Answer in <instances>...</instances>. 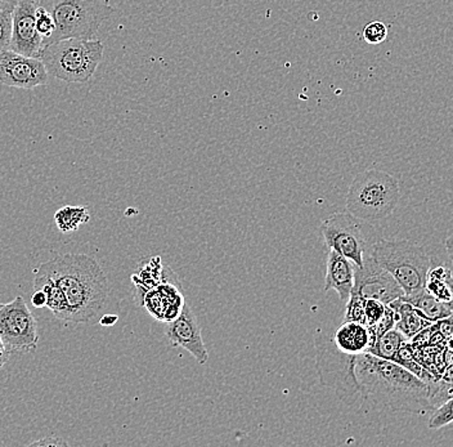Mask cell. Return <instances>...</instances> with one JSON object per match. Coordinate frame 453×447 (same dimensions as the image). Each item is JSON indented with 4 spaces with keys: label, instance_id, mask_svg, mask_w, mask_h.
I'll return each instance as SVG.
<instances>
[{
    "label": "cell",
    "instance_id": "cell-1",
    "mask_svg": "<svg viewBox=\"0 0 453 447\" xmlns=\"http://www.w3.org/2000/svg\"><path fill=\"white\" fill-rule=\"evenodd\" d=\"M356 376L359 393L376 406L418 415L435 410L429 386L395 361L361 353L357 356Z\"/></svg>",
    "mask_w": 453,
    "mask_h": 447
},
{
    "label": "cell",
    "instance_id": "cell-2",
    "mask_svg": "<svg viewBox=\"0 0 453 447\" xmlns=\"http://www.w3.org/2000/svg\"><path fill=\"white\" fill-rule=\"evenodd\" d=\"M39 270L61 288L69 304V322L90 321L106 304L109 281L101 266L85 254H64L42 263Z\"/></svg>",
    "mask_w": 453,
    "mask_h": 447
},
{
    "label": "cell",
    "instance_id": "cell-3",
    "mask_svg": "<svg viewBox=\"0 0 453 447\" xmlns=\"http://www.w3.org/2000/svg\"><path fill=\"white\" fill-rule=\"evenodd\" d=\"M104 44L99 39H64L44 45L39 58L48 73L65 83L83 84L97 72Z\"/></svg>",
    "mask_w": 453,
    "mask_h": 447
},
{
    "label": "cell",
    "instance_id": "cell-4",
    "mask_svg": "<svg viewBox=\"0 0 453 447\" xmlns=\"http://www.w3.org/2000/svg\"><path fill=\"white\" fill-rule=\"evenodd\" d=\"M401 199L399 182L380 169H367L354 177L347 194V212L373 222L389 217Z\"/></svg>",
    "mask_w": 453,
    "mask_h": 447
},
{
    "label": "cell",
    "instance_id": "cell-5",
    "mask_svg": "<svg viewBox=\"0 0 453 447\" xmlns=\"http://www.w3.org/2000/svg\"><path fill=\"white\" fill-rule=\"evenodd\" d=\"M39 4L50 11L56 24L42 47L64 39H95L115 11L110 0H39Z\"/></svg>",
    "mask_w": 453,
    "mask_h": 447
},
{
    "label": "cell",
    "instance_id": "cell-6",
    "mask_svg": "<svg viewBox=\"0 0 453 447\" xmlns=\"http://www.w3.org/2000/svg\"><path fill=\"white\" fill-rule=\"evenodd\" d=\"M371 257L395 277L404 296L425 289L432 258L421 246L407 240H379L372 246Z\"/></svg>",
    "mask_w": 453,
    "mask_h": 447
},
{
    "label": "cell",
    "instance_id": "cell-7",
    "mask_svg": "<svg viewBox=\"0 0 453 447\" xmlns=\"http://www.w3.org/2000/svg\"><path fill=\"white\" fill-rule=\"evenodd\" d=\"M322 239L328 249L338 251L357 267L364 266L375 244V230L367 220L354 217L349 212H340L326 218L321 227Z\"/></svg>",
    "mask_w": 453,
    "mask_h": 447
},
{
    "label": "cell",
    "instance_id": "cell-8",
    "mask_svg": "<svg viewBox=\"0 0 453 447\" xmlns=\"http://www.w3.org/2000/svg\"><path fill=\"white\" fill-rule=\"evenodd\" d=\"M317 370L326 389L335 390L340 398L359 392L356 376L357 356L347 355L335 346L333 334L319 330L316 335Z\"/></svg>",
    "mask_w": 453,
    "mask_h": 447
},
{
    "label": "cell",
    "instance_id": "cell-9",
    "mask_svg": "<svg viewBox=\"0 0 453 447\" xmlns=\"http://www.w3.org/2000/svg\"><path fill=\"white\" fill-rule=\"evenodd\" d=\"M0 339L10 355H25L38 348V324L22 297L0 307Z\"/></svg>",
    "mask_w": 453,
    "mask_h": 447
},
{
    "label": "cell",
    "instance_id": "cell-10",
    "mask_svg": "<svg viewBox=\"0 0 453 447\" xmlns=\"http://www.w3.org/2000/svg\"><path fill=\"white\" fill-rule=\"evenodd\" d=\"M364 299H375L384 304H392L404 296L403 289L372 257L365 259L361 268L354 270L352 293Z\"/></svg>",
    "mask_w": 453,
    "mask_h": 447
},
{
    "label": "cell",
    "instance_id": "cell-11",
    "mask_svg": "<svg viewBox=\"0 0 453 447\" xmlns=\"http://www.w3.org/2000/svg\"><path fill=\"white\" fill-rule=\"evenodd\" d=\"M48 78L50 73L41 58H27L12 50L0 52V84L3 86L34 89L45 86Z\"/></svg>",
    "mask_w": 453,
    "mask_h": 447
},
{
    "label": "cell",
    "instance_id": "cell-12",
    "mask_svg": "<svg viewBox=\"0 0 453 447\" xmlns=\"http://www.w3.org/2000/svg\"><path fill=\"white\" fill-rule=\"evenodd\" d=\"M39 0H19L12 12V39L10 50L27 58H39L42 38L36 29Z\"/></svg>",
    "mask_w": 453,
    "mask_h": 447
},
{
    "label": "cell",
    "instance_id": "cell-13",
    "mask_svg": "<svg viewBox=\"0 0 453 447\" xmlns=\"http://www.w3.org/2000/svg\"><path fill=\"white\" fill-rule=\"evenodd\" d=\"M165 335L173 346L186 350L198 364L205 365L209 361V352L201 335L200 325L188 304L183 305L177 319L168 322Z\"/></svg>",
    "mask_w": 453,
    "mask_h": 447
},
{
    "label": "cell",
    "instance_id": "cell-14",
    "mask_svg": "<svg viewBox=\"0 0 453 447\" xmlns=\"http://www.w3.org/2000/svg\"><path fill=\"white\" fill-rule=\"evenodd\" d=\"M180 279L166 280L144 294V308L158 321H173L180 316L184 302Z\"/></svg>",
    "mask_w": 453,
    "mask_h": 447
},
{
    "label": "cell",
    "instance_id": "cell-15",
    "mask_svg": "<svg viewBox=\"0 0 453 447\" xmlns=\"http://www.w3.org/2000/svg\"><path fill=\"white\" fill-rule=\"evenodd\" d=\"M327 268H326V279L324 291L335 290L340 301L347 304L354 285V270L356 265L345 258L338 251L328 249Z\"/></svg>",
    "mask_w": 453,
    "mask_h": 447
},
{
    "label": "cell",
    "instance_id": "cell-16",
    "mask_svg": "<svg viewBox=\"0 0 453 447\" xmlns=\"http://www.w3.org/2000/svg\"><path fill=\"white\" fill-rule=\"evenodd\" d=\"M333 341L342 352L358 356L367 352L372 343L370 329L362 322L344 321L333 334Z\"/></svg>",
    "mask_w": 453,
    "mask_h": 447
},
{
    "label": "cell",
    "instance_id": "cell-17",
    "mask_svg": "<svg viewBox=\"0 0 453 447\" xmlns=\"http://www.w3.org/2000/svg\"><path fill=\"white\" fill-rule=\"evenodd\" d=\"M178 279L177 274L173 273L169 267H164L161 265L160 258H151L138 268L137 273L133 274L132 280L135 287V302L142 305L143 304L144 294L157 287L161 282L166 280Z\"/></svg>",
    "mask_w": 453,
    "mask_h": 447
},
{
    "label": "cell",
    "instance_id": "cell-18",
    "mask_svg": "<svg viewBox=\"0 0 453 447\" xmlns=\"http://www.w3.org/2000/svg\"><path fill=\"white\" fill-rule=\"evenodd\" d=\"M388 305L395 311V329L403 334L409 341L433 324L420 311L402 298L395 299Z\"/></svg>",
    "mask_w": 453,
    "mask_h": 447
},
{
    "label": "cell",
    "instance_id": "cell-19",
    "mask_svg": "<svg viewBox=\"0 0 453 447\" xmlns=\"http://www.w3.org/2000/svg\"><path fill=\"white\" fill-rule=\"evenodd\" d=\"M34 290L44 291L45 296H47V305L45 307L50 308L57 319L69 322V304H67L64 291L47 274L42 273L39 268L35 271Z\"/></svg>",
    "mask_w": 453,
    "mask_h": 447
},
{
    "label": "cell",
    "instance_id": "cell-20",
    "mask_svg": "<svg viewBox=\"0 0 453 447\" xmlns=\"http://www.w3.org/2000/svg\"><path fill=\"white\" fill-rule=\"evenodd\" d=\"M403 301L409 302L416 310L420 311L421 313L429 320L430 322H438L441 320L451 318L453 315L451 308L444 304L443 302L438 301L434 296L427 293L425 289L411 296L401 297Z\"/></svg>",
    "mask_w": 453,
    "mask_h": 447
},
{
    "label": "cell",
    "instance_id": "cell-21",
    "mask_svg": "<svg viewBox=\"0 0 453 447\" xmlns=\"http://www.w3.org/2000/svg\"><path fill=\"white\" fill-rule=\"evenodd\" d=\"M409 342V339L403 335L398 329H392L389 332L382 334L376 338L370 347L367 353L376 356V358H384V360L393 361L398 351Z\"/></svg>",
    "mask_w": 453,
    "mask_h": 447
},
{
    "label": "cell",
    "instance_id": "cell-22",
    "mask_svg": "<svg viewBox=\"0 0 453 447\" xmlns=\"http://www.w3.org/2000/svg\"><path fill=\"white\" fill-rule=\"evenodd\" d=\"M90 214L87 206H64L55 214L57 227L62 234L78 231L81 225L89 222Z\"/></svg>",
    "mask_w": 453,
    "mask_h": 447
},
{
    "label": "cell",
    "instance_id": "cell-23",
    "mask_svg": "<svg viewBox=\"0 0 453 447\" xmlns=\"http://www.w3.org/2000/svg\"><path fill=\"white\" fill-rule=\"evenodd\" d=\"M453 423V396L443 404L439 405L429 419V428L439 429Z\"/></svg>",
    "mask_w": 453,
    "mask_h": 447
},
{
    "label": "cell",
    "instance_id": "cell-24",
    "mask_svg": "<svg viewBox=\"0 0 453 447\" xmlns=\"http://www.w3.org/2000/svg\"><path fill=\"white\" fill-rule=\"evenodd\" d=\"M388 34H389V30H388L387 25L381 21L368 22L364 31H362L364 41L370 45L384 43L388 39Z\"/></svg>",
    "mask_w": 453,
    "mask_h": 447
},
{
    "label": "cell",
    "instance_id": "cell-25",
    "mask_svg": "<svg viewBox=\"0 0 453 447\" xmlns=\"http://www.w3.org/2000/svg\"><path fill=\"white\" fill-rule=\"evenodd\" d=\"M36 29H38L39 34L42 35V43H44L47 39H50L56 30L55 19H53L50 11L41 4L36 8Z\"/></svg>",
    "mask_w": 453,
    "mask_h": 447
},
{
    "label": "cell",
    "instance_id": "cell-26",
    "mask_svg": "<svg viewBox=\"0 0 453 447\" xmlns=\"http://www.w3.org/2000/svg\"><path fill=\"white\" fill-rule=\"evenodd\" d=\"M365 304H366V299L361 298L356 294H350L349 299L345 304L344 321L362 322L364 324Z\"/></svg>",
    "mask_w": 453,
    "mask_h": 447
},
{
    "label": "cell",
    "instance_id": "cell-27",
    "mask_svg": "<svg viewBox=\"0 0 453 447\" xmlns=\"http://www.w3.org/2000/svg\"><path fill=\"white\" fill-rule=\"evenodd\" d=\"M385 310H387V304L375 301V299H366L364 324L367 328L375 327L380 321L382 316H384Z\"/></svg>",
    "mask_w": 453,
    "mask_h": 447
},
{
    "label": "cell",
    "instance_id": "cell-28",
    "mask_svg": "<svg viewBox=\"0 0 453 447\" xmlns=\"http://www.w3.org/2000/svg\"><path fill=\"white\" fill-rule=\"evenodd\" d=\"M13 11H0V52L10 50L12 39Z\"/></svg>",
    "mask_w": 453,
    "mask_h": 447
},
{
    "label": "cell",
    "instance_id": "cell-29",
    "mask_svg": "<svg viewBox=\"0 0 453 447\" xmlns=\"http://www.w3.org/2000/svg\"><path fill=\"white\" fill-rule=\"evenodd\" d=\"M395 313L389 305H387L384 316L380 319V321L375 325V327L368 328L370 329L371 336H372V342L376 338L382 335V334L389 332V330L395 329ZM372 344V343H371Z\"/></svg>",
    "mask_w": 453,
    "mask_h": 447
},
{
    "label": "cell",
    "instance_id": "cell-30",
    "mask_svg": "<svg viewBox=\"0 0 453 447\" xmlns=\"http://www.w3.org/2000/svg\"><path fill=\"white\" fill-rule=\"evenodd\" d=\"M67 446V443L58 437H44L42 440L31 443L30 446Z\"/></svg>",
    "mask_w": 453,
    "mask_h": 447
},
{
    "label": "cell",
    "instance_id": "cell-31",
    "mask_svg": "<svg viewBox=\"0 0 453 447\" xmlns=\"http://www.w3.org/2000/svg\"><path fill=\"white\" fill-rule=\"evenodd\" d=\"M31 304L35 308H42L47 305V296L42 290H34L33 297H31Z\"/></svg>",
    "mask_w": 453,
    "mask_h": 447
},
{
    "label": "cell",
    "instance_id": "cell-32",
    "mask_svg": "<svg viewBox=\"0 0 453 447\" xmlns=\"http://www.w3.org/2000/svg\"><path fill=\"white\" fill-rule=\"evenodd\" d=\"M10 352H8L7 348L4 347L2 339H0V370H2L8 360H10Z\"/></svg>",
    "mask_w": 453,
    "mask_h": 447
},
{
    "label": "cell",
    "instance_id": "cell-33",
    "mask_svg": "<svg viewBox=\"0 0 453 447\" xmlns=\"http://www.w3.org/2000/svg\"><path fill=\"white\" fill-rule=\"evenodd\" d=\"M19 0H0V11H13Z\"/></svg>",
    "mask_w": 453,
    "mask_h": 447
},
{
    "label": "cell",
    "instance_id": "cell-34",
    "mask_svg": "<svg viewBox=\"0 0 453 447\" xmlns=\"http://www.w3.org/2000/svg\"><path fill=\"white\" fill-rule=\"evenodd\" d=\"M116 321H118V316L106 315L101 319V325L102 327H111Z\"/></svg>",
    "mask_w": 453,
    "mask_h": 447
},
{
    "label": "cell",
    "instance_id": "cell-35",
    "mask_svg": "<svg viewBox=\"0 0 453 447\" xmlns=\"http://www.w3.org/2000/svg\"><path fill=\"white\" fill-rule=\"evenodd\" d=\"M444 245H446L447 253H449V259H451L453 266V235L447 237L446 242H444Z\"/></svg>",
    "mask_w": 453,
    "mask_h": 447
},
{
    "label": "cell",
    "instance_id": "cell-36",
    "mask_svg": "<svg viewBox=\"0 0 453 447\" xmlns=\"http://www.w3.org/2000/svg\"><path fill=\"white\" fill-rule=\"evenodd\" d=\"M291 2H302V0H291Z\"/></svg>",
    "mask_w": 453,
    "mask_h": 447
},
{
    "label": "cell",
    "instance_id": "cell-37",
    "mask_svg": "<svg viewBox=\"0 0 453 447\" xmlns=\"http://www.w3.org/2000/svg\"><path fill=\"white\" fill-rule=\"evenodd\" d=\"M2 305H3V304H0V307H2Z\"/></svg>",
    "mask_w": 453,
    "mask_h": 447
}]
</instances>
